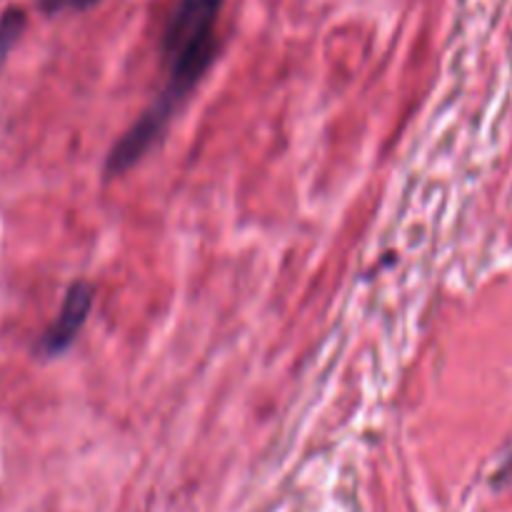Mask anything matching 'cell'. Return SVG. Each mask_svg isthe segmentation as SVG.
<instances>
[{"mask_svg": "<svg viewBox=\"0 0 512 512\" xmlns=\"http://www.w3.org/2000/svg\"><path fill=\"white\" fill-rule=\"evenodd\" d=\"M100 0H38V8L45 15H60V13H78V10H88L98 5Z\"/></svg>", "mask_w": 512, "mask_h": 512, "instance_id": "4", "label": "cell"}, {"mask_svg": "<svg viewBox=\"0 0 512 512\" xmlns=\"http://www.w3.org/2000/svg\"><path fill=\"white\" fill-rule=\"evenodd\" d=\"M93 295V285L85 283V280L70 285L63 298V305L58 310V318L50 323L43 340H40V350L45 355H58L73 345V340L78 338L85 320H88L90 308H93Z\"/></svg>", "mask_w": 512, "mask_h": 512, "instance_id": "2", "label": "cell"}, {"mask_svg": "<svg viewBox=\"0 0 512 512\" xmlns=\"http://www.w3.org/2000/svg\"><path fill=\"white\" fill-rule=\"evenodd\" d=\"M25 23H28V18H25L23 10L15 8V5L3 10V15H0V68H3L10 50L15 48V43H18L20 35H23Z\"/></svg>", "mask_w": 512, "mask_h": 512, "instance_id": "3", "label": "cell"}, {"mask_svg": "<svg viewBox=\"0 0 512 512\" xmlns=\"http://www.w3.org/2000/svg\"><path fill=\"white\" fill-rule=\"evenodd\" d=\"M225 0H178L163 35V55L168 63V85L163 95L143 113V118L123 135L108 158V175L133 168L155 145L175 108L200 83L215 58V23Z\"/></svg>", "mask_w": 512, "mask_h": 512, "instance_id": "1", "label": "cell"}]
</instances>
